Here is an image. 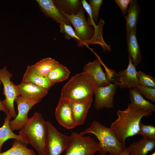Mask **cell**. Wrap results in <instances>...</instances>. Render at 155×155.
Wrapping results in <instances>:
<instances>
[{
    "mask_svg": "<svg viewBox=\"0 0 155 155\" xmlns=\"http://www.w3.org/2000/svg\"><path fill=\"white\" fill-rule=\"evenodd\" d=\"M152 114L149 111L128 104L126 109L117 111V118L112 123L110 128L119 140L125 143L127 138L137 135L142 118L149 117Z\"/></svg>",
    "mask_w": 155,
    "mask_h": 155,
    "instance_id": "6da1fadb",
    "label": "cell"
},
{
    "mask_svg": "<svg viewBox=\"0 0 155 155\" xmlns=\"http://www.w3.org/2000/svg\"><path fill=\"white\" fill-rule=\"evenodd\" d=\"M97 87L91 74L82 72L73 76L63 86L60 98L75 101L92 97Z\"/></svg>",
    "mask_w": 155,
    "mask_h": 155,
    "instance_id": "7a4b0ae2",
    "label": "cell"
},
{
    "mask_svg": "<svg viewBox=\"0 0 155 155\" xmlns=\"http://www.w3.org/2000/svg\"><path fill=\"white\" fill-rule=\"evenodd\" d=\"M88 133L94 134L98 140L99 145L98 151L101 155H119L126 148L125 143L121 142L110 127L94 121L90 126L79 133L83 135Z\"/></svg>",
    "mask_w": 155,
    "mask_h": 155,
    "instance_id": "3957f363",
    "label": "cell"
},
{
    "mask_svg": "<svg viewBox=\"0 0 155 155\" xmlns=\"http://www.w3.org/2000/svg\"><path fill=\"white\" fill-rule=\"evenodd\" d=\"M45 121L41 114L36 112L20 129L19 135L32 146L40 155H44L46 137Z\"/></svg>",
    "mask_w": 155,
    "mask_h": 155,
    "instance_id": "277c9868",
    "label": "cell"
},
{
    "mask_svg": "<svg viewBox=\"0 0 155 155\" xmlns=\"http://www.w3.org/2000/svg\"><path fill=\"white\" fill-rule=\"evenodd\" d=\"M46 137L44 155H60L68 148L70 136L59 131L50 122L45 121Z\"/></svg>",
    "mask_w": 155,
    "mask_h": 155,
    "instance_id": "5b68a950",
    "label": "cell"
},
{
    "mask_svg": "<svg viewBox=\"0 0 155 155\" xmlns=\"http://www.w3.org/2000/svg\"><path fill=\"white\" fill-rule=\"evenodd\" d=\"M60 12L69 20L74 28V31L80 40L77 45L79 47L84 46H88L95 34V30L86 20L83 8L76 14L68 15L64 12Z\"/></svg>",
    "mask_w": 155,
    "mask_h": 155,
    "instance_id": "8992f818",
    "label": "cell"
},
{
    "mask_svg": "<svg viewBox=\"0 0 155 155\" xmlns=\"http://www.w3.org/2000/svg\"><path fill=\"white\" fill-rule=\"evenodd\" d=\"M70 137V142L65 155H93L99 151L98 143L90 136H84L73 132Z\"/></svg>",
    "mask_w": 155,
    "mask_h": 155,
    "instance_id": "52a82bcc",
    "label": "cell"
},
{
    "mask_svg": "<svg viewBox=\"0 0 155 155\" xmlns=\"http://www.w3.org/2000/svg\"><path fill=\"white\" fill-rule=\"evenodd\" d=\"M13 75L7 70L6 66L0 69V81L3 86L5 99L2 103L7 109L11 118H15L17 115L14 107V102L18 96L15 85L10 80Z\"/></svg>",
    "mask_w": 155,
    "mask_h": 155,
    "instance_id": "ba28073f",
    "label": "cell"
},
{
    "mask_svg": "<svg viewBox=\"0 0 155 155\" xmlns=\"http://www.w3.org/2000/svg\"><path fill=\"white\" fill-rule=\"evenodd\" d=\"M15 101L18 107V114L12 120L9 125L12 131L20 130L28 121V113L30 109L38 102L23 96H18Z\"/></svg>",
    "mask_w": 155,
    "mask_h": 155,
    "instance_id": "9c48e42d",
    "label": "cell"
},
{
    "mask_svg": "<svg viewBox=\"0 0 155 155\" xmlns=\"http://www.w3.org/2000/svg\"><path fill=\"white\" fill-rule=\"evenodd\" d=\"M117 87L116 83H111L104 87H97L94 93V106L96 110L104 108L109 109L114 107V96Z\"/></svg>",
    "mask_w": 155,
    "mask_h": 155,
    "instance_id": "30bf717a",
    "label": "cell"
},
{
    "mask_svg": "<svg viewBox=\"0 0 155 155\" xmlns=\"http://www.w3.org/2000/svg\"><path fill=\"white\" fill-rule=\"evenodd\" d=\"M128 59L129 64L127 68L115 73L116 75L119 78V82L116 84L121 89L134 88L140 85L136 67L129 55Z\"/></svg>",
    "mask_w": 155,
    "mask_h": 155,
    "instance_id": "8fae6325",
    "label": "cell"
},
{
    "mask_svg": "<svg viewBox=\"0 0 155 155\" xmlns=\"http://www.w3.org/2000/svg\"><path fill=\"white\" fill-rule=\"evenodd\" d=\"M55 114L56 120L61 125L69 129L76 126L72 118L69 100L60 98Z\"/></svg>",
    "mask_w": 155,
    "mask_h": 155,
    "instance_id": "7c38bea8",
    "label": "cell"
},
{
    "mask_svg": "<svg viewBox=\"0 0 155 155\" xmlns=\"http://www.w3.org/2000/svg\"><path fill=\"white\" fill-rule=\"evenodd\" d=\"M92 101V97L80 100L70 101L72 115L76 126L84 123Z\"/></svg>",
    "mask_w": 155,
    "mask_h": 155,
    "instance_id": "4fadbf2b",
    "label": "cell"
},
{
    "mask_svg": "<svg viewBox=\"0 0 155 155\" xmlns=\"http://www.w3.org/2000/svg\"><path fill=\"white\" fill-rule=\"evenodd\" d=\"M18 96L40 102L47 94L48 91L33 84L22 82L16 85Z\"/></svg>",
    "mask_w": 155,
    "mask_h": 155,
    "instance_id": "5bb4252c",
    "label": "cell"
},
{
    "mask_svg": "<svg viewBox=\"0 0 155 155\" xmlns=\"http://www.w3.org/2000/svg\"><path fill=\"white\" fill-rule=\"evenodd\" d=\"M36 1L41 11L47 17L59 24L64 23L70 25V22L60 12L53 0H37Z\"/></svg>",
    "mask_w": 155,
    "mask_h": 155,
    "instance_id": "9a60e30c",
    "label": "cell"
},
{
    "mask_svg": "<svg viewBox=\"0 0 155 155\" xmlns=\"http://www.w3.org/2000/svg\"><path fill=\"white\" fill-rule=\"evenodd\" d=\"M99 59L86 64L83 68L84 72L91 74L97 82L98 87H104L111 83L103 71Z\"/></svg>",
    "mask_w": 155,
    "mask_h": 155,
    "instance_id": "2e32d148",
    "label": "cell"
},
{
    "mask_svg": "<svg viewBox=\"0 0 155 155\" xmlns=\"http://www.w3.org/2000/svg\"><path fill=\"white\" fill-rule=\"evenodd\" d=\"M136 30L137 27L135 28L126 34L129 55L131 57L135 67L140 63L142 60L140 49L136 38Z\"/></svg>",
    "mask_w": 155,
    "mask_h": 155,
    "instance_id": "e0dca14e",
    "label": "cell"
},
{
    "mask_svg": "<svg viewBox=\"0 0 155 155\" xmlns=\"http://www.w3.org/2000/svg\"><path fill=\"white\" fill-rule=\"evenodd\" d=\"M22 82L32 83L47 91L52 86L46 77L37 73L33 65L27 66Z\"/></svg>",
    "mask_w": 155,
    "mask_h": 155,
    "instance_id": "ac0fdd59",
    "label": "cell"
},
{
    "mask_svg": "<svg viewBox=\"0 0 155 155\" xmlns=\"http://www.w3.org/2000/svg\"><path fill=\"white\" fill-rule=\"evenodd\" d=\"M155 147V140L143 138L133 142L127 147L129 155H146Z\"/></svg>",
    "mask_w": 155,
    "mask_h": 155,
    "instance_id": "d6986e66",
    "label": "cell"
},
{
    "mask_svg": "<svg viewBox=\"0 0 155 155\" xmlns=\"http://www.w3.org/2000/svg\"><path fill=\"white\" fill-rule=\"evenodd\" d=\"M140 13V9L137 1L131 0L127 14L124 16L126 20V34L137 27Z\"/></svg>",
    "mask_w": 155,
    "mask_h": 155,
    "instance_id": "ffe728a7",
    "label": "cell"
},
{
    "mask_svg": "<svg viewBox=\"0 0 155 155\" xmlns=\"http://www.w3.org/2000/svg\"><path fill=\"white\" fill-rule=\"evenodd\" d=\"M129 97L130 103L134 106L151 112L152 113L155 111V105L145 100L143 96L135 88L129 90Z\"/></svg>",
    "mask_w": 155,
    "mask_h": 155,
    "instance_id": "44dd1931",
    "label": "cell"
},
{
    "mask_svg": "<svg viewBox=\"0 0 155 155\" xmlns=\"http://www.w3.org/2000/svg\"><path fill=\"white\" fill-rule=\"evenodd\" d=\"M6 115L4 123L2 126L0 127V153L1 152V148L3 143L10 139H13L28 144L19 135H16L13 132L9 125L11 117L9 113Z\"/></svg>",
    "mask_w": 155,
    "mask_h": 155,
    "instance_id": "7402d4cb",
    "label": "cell"
},
{
    "mask_svg": "<svg viewBox=\"0 0 155 155\" xmlns=\"http://www.w3.org/2000/svg\"><path fill=\"white\" fill-rule=\"evenodd\" d=\"M59 11L68 15L76 14L83 8L79 0H53Z\"/></svg>",
    "mask_w": 155,
    "mask_h": 155,
    "instance_id": "603a6c76",
    "label": "cell"
},
{
    "mask_svg": "<svg viewBox=\"0 0 155 155\" xmlns=\"http://www.w3.org/2000/svg\"><path fill=\"white\" fill-rule=\"evenodd\" d=\"M70 73V71L66 67L59 63L46 77L53 86L57 83L67 79Z\"/></svg>",
    "mask_w": 155,
    "mask_h": 155,
    "instance_id": "cb8c5ba5",
    "label": "cell"
},
{
    "mask_svg": "<svg viewBox=\"0 0 155 155\" xmlns=\"http://www.w3.org/2000/svg\"><path fill=\"white\" fill-rule=\"evenodd\" d=\"M60 63L55 59L50 57L44 58L33 66L39 75L46 76Z\"/></svg>",
    "mask_w": 155,
    "mask_h": 155,
    "instance_id": "d4e9b609",
    "label": "cell"
},
{
    "mask_svg": "<svg viewBox=\"0 0 155 155\" xmlns=\"http://www.w3.org/2000/svg\"><path fill=\"white\" fill-rule=\"evenodd\" d=\"M27 144L15 140L11 147L0 153V155H37L34 151L28 148Z\"/></svg>",
    "mask_w": 155,
    "mask_h": 155,
    "instance_id": "484cf974",
    "label": "cell"
},
{
    "mask_svg": "<svg viewBox=\"0 0 155 155\" xmlns=\"http://www.w3.org/2000/svg\"><path fill=\"white\" fill-rule=\"evenodd\" d=\"M137 135H141L144 138L155 140V126L152 125H146L140 121Z\"/></svg>",
    "mask_w": 155,
    "mask_h": 155,
    "instance_id": "4316f807",
    "label": "cell"
},
{
    "mask_svg": "<svg viewBox=\"0 0 155 155\" xmlns=\"http://www.w3.org/2000/svg\"><path fill=\"white\" fill-rule=\"evenodd\" d=\"M137 75L140 85L155 88V79L154 78L140 71H137Z\"/></svg>",
    "mask_w": 155,
    "mask_h": 155,
    "instance_id": "83f0119b",
    "label": "cell"
},
{
    "mask_svg": "<svg viewBox=\"0 0 155 155\" xmlns=\"http://www.w3.org/2000/svg\"><path fill=\"white\" fill-rule=\"evenodd\" d=\"M59 27L60 32L64 34V36L65 39L67 40L73 39L76 41L77 45L79 44L80 40L70 25L63 23L59 24Z\"/></svg>",
    "mask_w": 155,
    "mask_h": 155,
    "instance_id": "f1b7e54d",
    "label": "cell"
},
{
    "mask_svg": "<svg viewBox=\"0 0 155 155\" xmlns=\"http://www.w3.org/2000/svg\"><path fill=\"white\" fill-rule=\"evenodd\" d=\"M142 96L150 100L155 102V88L142 86L139 85L134 88Z\"/></svg>",
    "mask_w": 155,
    "mask_h": 155,
    "instance_id": "f546056e",
    "label": "cell"
},
{
    "mask_svg": "<svg viewBox=\"0 0 155 155\" xmlns=\"http://www.w3.org/2000/svg\"><path fill=\"white\" fill-rule=\"evenodd\" d=\"M103 2L102 0H90L89 4L91 9L92 18L95 22H97L99 10Z\"/></svg>",
    "mask_w": 155,
    "mask_h": 155,
    "instance_id": "4dcf8cb0",
    "label": "cell"
},
{
    "mask_svg": "<svg viewBox=\"0 0 155 155\" xmlns=\"http://www.w3.org/2000/svg\"><path fill=\"white\" fill-rule=\"evenodd\" d=\"M131 0H115V2L121 8L124 16L127 14Z\"/></svg>",
    "mask_w": 155,
    "mask_h": 155,
    "instance_id": "1f68e13d",
    "label": "cell"
},
{
    "mask_svg": "<svg viewBox=\"0 0 155 155\" xmlns=\"http://www.w3.org/2000/svg\"><path fill=\"white\" fill-rule=\"evenodd\" d=\"M1 82L0 81V86L1 84ZM0 111H2L4 112L6 114L8 113V111L5 107L1 101L0 100Z\"/></svg>",
    "mask_w": 155,
    "mask_h": 155,
    "instance_id": "d6a6232c",
    "label": "cell"
},
{
    "mask_svg": "<svg viewBox=\"0 0 155 155\" xmlns=\"http://www.w3.org/2000/svg\"><path fill=\"white\" fill-rule=\"evenodd\" d=\"M119 155H129V151L127 147Z\"/></svg>",
    "mask_w": 155,
    "mask_h": 155,
    "instance_id": "836d02e7",
    "label": "cell"
},
{
    "mask_svg": "<svg viewBox=\"0 0 155 155\" xmlns=\"http://www.w3.org/2000/svg\"><path fill=\"white\" fill-rule=\"evenodd\" d=\"M155 155V152H154L153 153H152V154H150V155Z\"/></svg>",
    "mask_w": 155,
    "mask_h": 155,
    "instance_id": "e575fe53",
    "label": "cell"
}]
</instances>
